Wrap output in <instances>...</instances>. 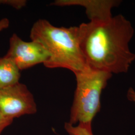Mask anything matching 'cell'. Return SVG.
<instances>
[{
    "instance_id": "obj_7",
    "label": "cell",
    "mask_w": 135,
    "mask_h": 135,
    "mask_svg": "<svg viewBox=\"0 0 135 135\" xmlns=\"http://www.w3.org/2000/svg\"><path fill=\"white\" fill-rule=\"evenodd\" d=\"M20 71L12 60L5 56L0 58V89L19 83L21 77Z\"/></svg>"
},
{
    "instance_id": "obj_6",
    "label": "cell",
    "mask_w": 135,
    "mask_h": 135,
    "mask_svg": "<svg viewBox=\"0 0 135 135\" xmlns=\"http://www.w3.org/2000/svg\"><path fill=\"white\" fill-rule=\"evenodd\" d=\"M121 2L116 0H56L51 5L59 7L81 6L85 9L90 21H96L112 17V10L120 5Z\"/></svg>"
},
{
    "instance_id": "obj_10",
    "label": "cell",
    "mask_w": 135,
    "mask_h": 135,
    "mask_svg": "<svg viewBox=\"0 0 135 135\" xmlns=\"http://www.w3.org/2000/svg\"><path fill=\"white\" fill-rule=\"evenodd\" d=\"M13 122V120H10L5 118L1 113H0V135L3 132V131L5 128L10 125Z\"/></svg>"
},
{
    "instance_id": "obj_3",
    "label": "cell",
    "mask_w": 135,
    "mask_h": 135,
    "mask_svg": "<svg viewBox=\"0 0 135 135\" xmlns=\"http://www.w3.org/2000/svg\"><path fill=\"white\" fill-rule=\"evenodd\" d=\"M77 86L69 123L92 124L101 109V96L113 74L90 69L75 74Z\"/></svg>"
},
{
    "instance_id": "obj_1",
    "label": "cell",
    "mask_w": 135,
    "mask_h": 135,
    "mask_svg": "<svg viewBox=\"0 0 135 135\" xmlns=\"http://www.w3.org/2000/svg\"><path fill=\"white\" fill-rule=\"evenodd\" d=\"M79 46L90 69L113 74L128 72L135 61L130 49L134 29L122 14L90 21L78 26Z\"/></svg>"
},
{
    "instance_id": "obj_11",
    "label": "cell",
    "mask_w": 135,
    "mask_h": 135,
    "mask_svg": "<svg viewBox=\"0 0 135 135\" xmlns=\"http://www.w3.org/2000/svg\"><path fill=\"white\" fill-rule=\"evenodd\" d=\"M10 21L7 18H3L0 20V32L9 27Z\"/></svg>"
},
{
    "instance_id": "obj_2",
    "label": "cell",
    "mask_w": 135,
    "mask_h": 135,
    "mask_svg": "<svg viewBox=\"0 0 135 135\" xmlns=\"http://www.w3.org/2000/svg\"><path fill=\"white\" fill-rule=\"evenodd\" d=\"M30 38L48 52L49 57L44 64L46 67L65 68L74 74L89 69L80 48L78 26L57 27L46 20L39 19L31 28Z\"/></svg>"
},
{
    "instance_id": "obj_9",
    "label": "cell",
    "mask_w": 135,
    "mask_h": 135,
    "mask_svg": "<svg viewBox=\"0 0 135 135\" xmlns=\"http://www.w3.org/2000/svg\"><path fill=\"white\" fill-rule=\"evenodd\" d=\"M27 1L26 0H0V4L8 5L16 10H21L26 6Z\"/></svg>"
},
{
    "instance_id": "obj_4",
    "label": "cell",
    "mask_w": 135,
    "mask_h": 135,
    "mask_svg": "<svg viewBox=\"0 0 135 135\" xmlns=\"http://www.w3.org/2000/svg\"><path fill=\"white\" fill-rule=\"evenodd\" d=\"M37 111L34 96L27 87L18 83L0 89V113L11 120L25 115H32Z\"/></svg>"
},
{
    "instance_id": "obj_5",
    "label": "cell",
    "mask_w": 135,
    "mask_h": 135,
    "mask_svg": "<svg viewBox=\"0 0 135 135\" xmlns=\"http://www.w3.org/2000/svg\"><path fill=\"white\" fill-rule=\"evenodd\" d=\"M12 60L20 71L45 63L49 57L47 51L36 41L26 42L16 34L10 38L9 49L5 56Z\"/></svg>"
},
{
    "instance_id": "obj_8",
    "label": "cell",
    "mask_w": 135,
    "mask_h": 135,
    "mask_svg": "<svg viewBox=\"0 0 135 135\" xmlns=\"http://www.w3.org/2000/svg\"><path fill=\"white\" fill-rule=\"evenodd\" d=\"M64 127L70 135H94L92 124L80 123L77 126H74L68 122L65 124Z\"/></svg>"
},
{
    "instance_id": "obj_12",
    "label": "cell",
    "mask_w": 135,
    "mask_h": 135,
    "mask_svg": "<svg viewBox=\"0 0 135 135\" xmlns=\"http://www.w3.org/2000/svg\"><path fill=\"white\" fill-rule=\"evenodd\" d=\"M127 98L129 100L133 102L135 104V91L131 87L127 92Z\"/></svg>"
}]
</instances>
